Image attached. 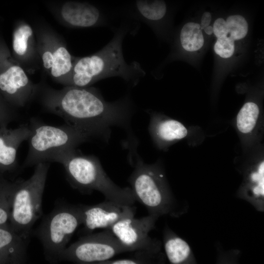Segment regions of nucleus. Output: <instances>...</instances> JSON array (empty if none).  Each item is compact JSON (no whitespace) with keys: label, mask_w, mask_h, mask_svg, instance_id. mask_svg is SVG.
Returning a JSON list of instances; mask_svg holds the SVG:
<instances>
[{"label":"nucleus","mask_w":264,"mask_h":264,"mask_svg":"<svg viewBox=\"0 0 264 264\" xmlns=\"http://www.w3.org/2000/svg\"><path fill=\"white\" fill-rule=\"evenodd\" d=\"M0 125V172L13 170L17 164V154L20 145L27 140L31 133V126L22 124L14 129Z\"/></svg>","instance_id":"nucleus-11"},{"label":"nucleus","mask_w":264,"mask_h":264,"mask_svg":"<svg viewBox=\"0 0 264 264\" xmlns=\"http://www.w3.org/2000/svg\"><path fill=\"white\" fill-rule=\"evenodd\" d=\"M53 65L51 74L54 77H60L69 74L72 69L71 57L66 49L59 47L53 54Z\"/></svg>","instance_id":"nucleus-21"},{"label":"nucleus","mask_w":264,"mask_h":264,"mask_svg":"<svg viewBox=\"0 0 264 264\" xmlns=\"http://www.w3.org/2000/svg\"><path fill=\"white\" fill-rule=\"evenodd\" d=\"M56 162L63 165L71 184L81 191L96 190L107 200L123 205L132 206L136 201L131 188H122L114 183L94 156L80 154L75 150L63 155Z\"/></svg>","instance_id":"nucleus-3"},{"label":"nucleus","mask_w":264,"mask_h":264,"mask_svg":"<svg viewBox=\"0 0 264 264\" xmlns=\"http://www.w3.org/2000/svg\"><path fill=\"white\" fill-rule=\"evenodd\" d=\"M82 222L80 205L63 204L44 218L35 233L48 261H59L60 256Z\"/></svg>","instance_id":"nucleus-6"},{"label":"nucleus","mask_w":264,"mask_h":264,"mask_svg":"<svg viewBox=\"0 0 264 264\" xmlns=\"http://www.w3.org/2000/svg\"><path fill=\"white\" fill-rule=\"evenodd\" d=\"M204 31L206 34L210 35L213 33V27L209 25L204 29Z\"/></svg>","instance_id":"nucleus-31"},{"label":"nucleus","mask_w":264,"mask_h":264,"mask_svg":"<svg viewBox=\"0 0 264 264\" xmlns=\"http://www.w3.org/2000/svg\"><path fill=\"white\" fill-rule=\"evenodd\" d=\"M43 105L66 125L90 137L108 133L111 126L125 124L130 114L127 101L108 102L95 90L75 86L45 100Z\"/></svg>","instance_id":"nucleus-1"},{"label":"nucleus","mask_w":264,"mask_h":264,"mask_svg":"<svg viewBox=\"0 0 264 264\" xmlns=\"http://www.w3.org/2000/svg\"><path fill=\"white\" fill-rule=\"evenodd\" d=\"M131 251L114 236L110 230L80 238L65 249L59 261L77 264H99L115 256Z\"/></svg>","instance_id":"nucleus-8"},{"label":"nucleus","mask_w":264,"mask_h":264,"mask_svg":"<svg viewBox=\"0 0 264 264\" xmlns=\"http://www.w3.org/2000/svg\"><path fill=\"white\" fill-rule=\"evenodd\" d=\"M61 13L66 22L77 27H88L98 24L104 26L109 22L98 8L87 2L68 1L63 6Z\"/></svg>","instance_id":"nucleus-13"},{"label":"nucleus","mask_w":264,"mask_h":264,"mask_svg":"<svg viewBox=\"0 0 264 264\" xmlns=\"http://www.w3.org/2000/svg\"><path fill=\"white\" fill-rule=\"evenodd\" d=\"M14 184L0 178V226L9 223Z\"/></svg>","instance_id":"nucleus-20"},{"label":"nucleus","mask_w":264,"mask_h":264,"mask_svg":"<svg viewBox=\"0 0 264 264\" xmlns=\"http://www.w3.org/2000/svg\"><path fill=\"white\" fill-rule=\"evenodd\" d=\"M14 109L15 108L4 100L2 95H0V125H8L14 120L15 118Z\"/></svg>","instance_id":"nucleus-26"},{"label":"nucleus","mask_w":264,"mask_h":264,"mask_svg":"<svg viewBox=\"0 0 264 264\" xmlns=\"http://www.w3.org/2000/svg\"><path fill=\"white\" fill-rule=\"evenodd\" d=\"M158 217L150 214L139 219L134 217L126 218L116 222L108 230L131 251H143L155 253L159 247L149 234L154 228Z\"/></svg>","instance_id":"nucleus-9"},{"label":"nucleus","mask_w":264,"mask_h":264,"mask_svg":"<svg viewBox=\"0 0 264 264\" xmlns=\"http://www.w3.org/2000/svg\"><path fill=\"white\" fill-rule=\"evenodd\" d=\"M259 115V108L253 102L246 103L237 117V126L242 133L250 132L254 128Z\"/></svg>","instance_id":"nucleus-19"},{"label":"nucleus","mask_w":264,"mask_h":264,"mask_svg":"<svg viewBox=\"0 0 264 264\" xmlns=\"http://www.w3.org/2000/svg\"><path fill=\"white\" fill-rule=\"evenodd\" d=\"M213 30L217 38L228 36L226 22L223 18H219L214 22Z\"/></svg>","instance_id":"nucleus-28"},{"label":"nucleus","mask_w":264,"mask_h":264,"mask_svg":"<svg viewBox=\"0 0 264 264\" xmlns=\"http://www.w3.org/2000/svg\"><path fill=\"white\" fill-rule=\"evenodd\" d=\"M29 238L15 231L9 223L0 226V264L26 262Z\"/></svg>","instance_id":"nucleus-12"},{"label":"nucleus","mask_w":264,"mask_h":264,"mask_svg":"<svg viewBox=\"0 0 264 264\" xmlns=\"http://www.w3.org/2000/svg\"><path fill=\"white\" fill-rule=\"evenodd\" d=\"M32 34L31 28L28 25L21 26L14 33L13 47L18 55H23L27 49V40Z\"/></svg>","instance_id":"nucleus-24"},{"label":"nucleus","mask_w":264,"mask_h":264,"mask_svg":"<svg viewBox=\"0 0 264 264\" xmlns=\"http://www.w3.org/2000/svg\"><path fill=\"white\" fill-rule=\"evenodd\" d=\"M28 83L27 75L19 66H12L0 73V90L3 93L2 97L14 108L25 105L20 94Z\"/></svg>","instance_id":"nucleus-14"},{"label":"nucleus","mask_w":264,"mask_h":264,"mask_svg":"<svg viewBox=\"0 0 264 264\" xmlns=\"http://www.w3.org/2000/svg\"><path fill=\"white\" fill-rule=\"evenodd\" d=\"M136 156L134 169L128 180L136 200L150 214L158 217L168 213L172 199L163 175L155 165L147 164Z\"/></svg>","instance_id":"nucleus-7"},{"label":"nucleus","mask_w":264,"mask_h":264,"mask_svg":"<svg viewBox=\"0 0 264 264\" xmlns=\"http://www.w3.org/2000/svg\"><path fill=\"white\" fill-rule=\"evenodd\" d=\"M49 167L48 162L40 163L29 179L14 182L9 224L15 231L27 238L42 215V198Z\"/></svg>","instance_id":"nucleus-5"},{"label":"nucleus","mask_w":264,"mask_h":264,"mask_svg":"<svg viewBox=\"0 0 264 264\" xmlns=\"http://www.w3.org/2000/svg\"><path fill=\"white\" fill-rule=\"evenodd\" d=\"M234 41L229 36L217 38L214 46L215 52L223 58L231 57L235 50Z\"/></svg>","instance_id":"nucleus-25"},{"label":"nucleus","mask_w":264,"mask_h":264,"mask_svg":"<svg viewBox=\"0 0 264 264\" xmlns=\"http://www.w3.org/2000/svg\"><path fill=\"white\" fill-rule=\"evenodd\" d=\"M138 251L140 254L139 256L116 260L110 259L103 262L102 264H137L147 263L148 261L145 260V256L152 253L143 251Z\"/></svg>","instance_id":"nucleus-27"},{"label":"nucleus","mask_w":264,"mask_h":264,"mask_svg":"<svg viewBox=\"0 0 264 264\" xmlns=\"http://www.w3.org/2000/svg\"><path fill=\"white\" fill-rule=\"evenodd\" d=\"M127 31V27H121L98 53L78 60L72 68V84L85 87L100 79L118 76L136 85L145 72L137 62L128 64L124 59L122 42Z\"/></svg>","instance_id":"nucleus-2"},{"label":"nucleus","mask_w":264,"mask_h":264,"mask_svg":"<svg viewBox=\"0 0 264 264\" xmlns=\"http://www.w3.org/2000/svg\"><path fill=\"white\" fill-rule=\"evenodd\" d=\"M150 130L156 140L166 143L181 139L188 133L187 129L182 123L170 119L152 120Z\"/></svg>","instance_id":"nucleus-15"},{"label":"nucleus","mask_w":264,"mask_h":264,"mask_svg":"<svg viewBox=\"0 0 264 264\" xmlns=\"http://www.w3.org/2000/svg\"><path fill=\"white\" fill-rule=\"evenodd\" d=\"M228 36L234 41L243 39L247 35L248 25L245 18L240 15L229 16L226 20Z\"/></svg>","instance_id":"nucleus-22"},{"label":"nucleus","mask_w":264,"mask_h":264,"mask_svg":"<svg viewBox=\"0 0 264 264\" xmlns=\"http://www.w3.org/2000/svg\"><path fill=\"white\" fill-rule=\"evenodd\" d=\"M164 249L169 261L173 264L184 263L191 253L187 242L170 232L165 235Z\"/></svg>","instance_id":"nucleus-16"},{"label":"nucleus","mask_w":264,"mask_h":264,"mask_svg":"<svg viewBox=\"0 0 264 264\" xmlns=\"http://www.w3.org/2000/svg\"><path fill=\"white\" fill-rule=\"evenodd\" d=\"M43 61L44 67L45 68H51L52 66L53 62V54L50 52H45L43 55Z\"/></svg>","instance_id":"nucleus-29"},{"label":"nucleus","mask_w":264,"mask_h":264,"mask_svg":"<svg viewBox=\"0 0 264 264\" xmlns=\"http://www.w3.org/2000/svg\"><path fill=\"white\" fill-rule=\"evenodd\" d=\"M180 42L187 51L194 52L200 49L204 44V38L200 24L194 22L185 24L180 33Z\"/></svg>","instance_id":"nucleus-18"},{"label":"nucleus","mask_w":264,"mask_h":264,"mask_svg":"<svg viewBox=\"0 0 264 264\" xmlns=\"http://www.w3.org/2000/svg\"><path fill=\"white\" fill-rule=\"evenodd\" d=\"M211 14L209 12H205L201 17L200 28L204 29L206 27L210 25L211 22Z\"/></svg>","instance_id":"nucleus-30"},{"label":"nucleus","mask_w":264,"mask_h":264,"mask_svg":"<svg viewBox=\"0 0 264 264\" xmlns=\"http://www.w3.org/2000/svg\"><path fill=\"white\" fill-rule=\"evenodd\" d=\"M135 6L138 17L148 23L160 21L167 12L164 0H135Z\"/></svg>","instance_id":"nucleus-17"},{"label":"nucleus","mask_w":264,"mask_h":264,"mask_svg":"<svg viewBox=\"0 0 264 264\" xmlns=\"http://www.w3.org/2000/svg\"><path fill=\"white\" fill-rule=\"evenodd\" d=\"M30 126L31 133L27 139L29 150L23 168L40 163L56 162L59 157L75 150L77 146L90 137L68 125L56 127L33 123Z\"/></svg>","instance_id":"nucleus-4"},{"label":"nucleus","mask_w":264,"mask_h":264,"mask_svg":"<svg viewBox=\"0 0 264 264\" xmlns=\"http://www.w3.org/2000/svg\"><path fill=\"white\" fill-rule=\"evenodd\" d=\"M264 163H261L258 170L250 176V186L247 191L255 199H263L264 197Z\"/></svg>","instance_id":"nucleus-23"},{"label":"nucleus","mask_w":264,"mask_h":264,"mask_svg":"<svg viewBox=\"0 0 264 264\" xmlns=\"http://www.w3.org/2000/svg\"><path fill=\"white\" fill-rule=\"evenodd\" d=\"M80 205L82 213V224L86 231L99 228L109 229L119 220L134 217L135 213L134 207L110 200L92 206Z\"/></svg>","instance_id":"nucleus-10"}]
</instances>
